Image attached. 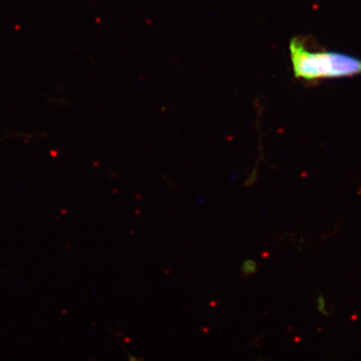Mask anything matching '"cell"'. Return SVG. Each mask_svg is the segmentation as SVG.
Instances as JSON below:
<instances>
[{
    "mask_svg": "<svg viewBox=\"0 0 361 361\" xmlns=\"http://www.w3.org/2000/svg\"><path fill=\"white\" fill-rule=\"evenodd\" d=\"M316 305H317V310L319 311L320 314L329 315V306H327L326 300L324 297L319 295L316 299Z\"/></svg>",
    "mask_w": 361,
    "mask_h": 361,
    "instance_id": "obj_2",
    "label": "cell"
},
{
    "mask_svg": "<svg viewBox=\"0 0 361 361\" xmlns=\"http://www.w3.org/2000/svg\"><path fill=\"white\" fill-rule=\"evenodd\" d=\"M256 271V264L252 261H247L243 265V272L247 275L253 274Z\"/></svg>",
    "mask_w": 361,
    "mask_h": 361,
    "instance_id": "obj_3",
    "label": "cell"
},
{
    "mask_svg": "<svg viewBox=\"0 0 361 361\" xmlns=\"http://www.w3.org/2000/svg\"><path fill=\"white\" fill-rule=\"evenodd\" d=\"M293 75L307 82L361 75V59L343 52L310 49L305 39L296 37L289 44Z\"/></svg>",
    "mask_w": 361,
    "mask_h": 361,
    "instance_id": "obj_1",
    "label": "cell"
}]
</instances>
